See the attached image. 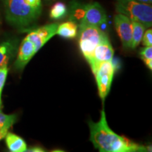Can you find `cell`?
<instances>
[{
    "instance_id": "obj_20",
    "label": "cell",
    "mask_w": 152,
    "mask_h": 152,
    "mask_svg": "<svg viewBox=\"0 0 152 152\" xmlns=\"http://www.w3.org/2000/svg\"><path fill=\"white\" fill-rule=\"evenodd\" d=\"M26 151H32V152H42V151H45V150H43V149H42L40 147H30L29 149H27Z\"/></svg>"
},
{
    "instance_id": "obj_18",
    "label": "cell",
    "mask_w": 152,
    "mask_h": 152,
    "mask_svg": "<svg viewBox=\"0 0 152 152\" xmlns=\"http://www.w3.org/2000/svg\"><path fill=\"white\" fill-rule=\"evenodd\" d=\"M142 44L145 47H151L152 45V30L149 28L147 30L144 31L142 39Z\"/></svg>"
},
{
    "instance_id": "obj_5",
    "label": "cell",
    "mask_w": 152,
    "mask_h": 152,
    "mask_svg": "<svg viewBox=\"0 0 152 152\" xmlns=\"http://www.w3.org/2000/svg\"><path fill=\"white\" fill-rule=\"evenodd\" d=\"M115 71L112 61L101 63L92 71L96 78L99 94L102 101H104L109 94Z\"/></svg>"
},
{
    "instance_id": "obj_19",
    "label": "cell",
    "mask_w": 152,
    "mask_h": 152,
    "mask_svg": "<svg viewBox=\"0 0 152 152\" xmlns=\"http://www.w3.org/2000/svg\"><path fill=\"white\" fill-rule=\"evenodd\" d=\"M9 132V129L4 128H0V141L5 138L6 135Z\"/></svg>"
},
{
    "instance_id": "obj_7",
    "label": "cell",
    "mask_w": 152,
    "mask_h": 152,
    "mask_svg": "<svg viewBox=\"0 0 152 152\" xmlns=\"http://www.w3.org/2000/svg\"><path fill=\"white\" fill-rule=\"evenodd\" d=\"M114 25L123 48H130L132 35V20L125 15L118 14L114 16Z\"/></svg>"
},
{
    "instance_id": "obj_15",
    "label": "cell",
    "mask_w": 152,
    "mask_h": 152,
    "mask_svg": "<svg viewBox=\"0 0 152 152\" xmlns=\"http://www.w3.org/2000/svg\"><path fill=\"white\" fill-rule=\"evenodd\" d=\"M16 121V115L14 114L4 113L0 111V128H4L9 129L14 124Z\"/></svg>"
},
{
    "instance_id": "obj_14",
    "label": "cell",
    "mask_w": 152,
    "mask_h": 152,
    "mask_svg": "<svg viewBox=\"0 0 152 152\" xmlns=\"http://www.w3.org/2000/svg\"><path fill=\"white\" fill-rule=\"evenodd\" d=\"M67 14V7L63 2H57L53 5L50 10V18L54 20H59L65 17Z\"/></svg>"
},
{
    "instance_id": "obj_21",
    "label": "cell",
    "mask_w": 152,
    "mask_h": 152,
    "mask_svg": "<svg viewBox=\"0 0 152 152\" xmlns=\"http://www.w3.org/2000/svg\"><path fill=\"white\" fill-rule=\"evenodd\" d=\"M135 1H140V2H143V3H147V4H151L152 3V0H135Z\"/></svg>"
},
{
    "instance_id": "obj_1",
    "label": "cell",
    "mask_w": 152,
    "mask_h": 152,
    "mask_svg": "<svg viewBox=\"0 0 152 152\" xmlns=\"http://www.w3.org/2000/svg\"><path fill=\"white\" fill-rule=\"evenodd\" d=\"M90 141L95 149L101 152H143L147 148L130 141L125 137L118 135L109 128L106 113L103 109L101 118L96 123L89 122Z\"/></svg>"
},
{
    "instance_id": "obj_13",
    "label": "cell",
    "mask_w": 152,
    "mask_h": 152,
    "mask_svg": "<svg viewBox=\"0 0 152 152\" xmlns=\"http://www.w3.org/2000/svg\"><path fill=\"white\" fill-rule=\"evenodd\" d=\"M132 23V42H131L130 48L134 49L141 42L142 37L145 31V26L140 23L137 21H133Z\"/></svg>"
},
{
    "instance_id": "obj_11",
    "label": "cell",
    "mask_w": 152,
    "mask_h": 152,
    "mask_svg": "<svg viewBox=\"0 0 152 152\" xmlns=\"http://www.w3.org/2000/svg\"><path fill=\"white\" fill-rule=\"evenodd\" d=\"M5 141L9 151L12 152H25L27 150V144L23 139L14 133H7Z\"/></svg>"
},
{
    "instance_id": "obj_2",
    "label": "cell",
    "mask_w": 152,
    "mask_h": 152,
    "mask_svg": "<svg viewBox=\"0 0 152 152\" xmlns=\"http://www.w3.org/2000/svg\"><path fill=\"white\" fill-rule=\"evenodd\" d=\"M6 18L15 27H29L42 12L41 0H4Z\"/></svg>"
},
{
    "instance_id": "obj_10",
    "label": "cell",
    "mask_w": 152,
    "mask_h": 152,
    "mask_svg": "<svg viewBox=\"0 0 152 152\" xmlns=\"http://www.w3.org/2000/svg\"><path fill=\"white\" fill-rule=\"evenodd\" d=\"M17 49V42L7 40L0 42V67L8 64Z\"/></svg>"
},
{
    "instance_id": "obj_6",
    "label": "cell",
    "mask_w": 152,
    "mask_h": 152,
    "mask_svg": "<svg viewBox=\"0 0 152 152\" xmlns=\"http://www.w3.org/2000/svg\"><path fill=\"white\" fill-rule=\"evenodd\" d=\"M107 22V16L103 7L97 2H92L83 7L80 25L99 26Z\"/></svg>"
},
{
    "instance_id": "obj_4",
    "label": "cell",
    "mask_w": 152,
    "mask_h": 152,
    "mask_svg": "<svg viewBox=\"0 0 152 152\" xmlns=\"http://www.w3.org/2000/svg\"><path fill=\"white\" fill-rule=\"evenodd\" d=\"M79 46L87 61L90 59L94 49L102 41L109 39L105 32L99 26L79 25Z\"/></svg>"
},
{
    "instance_id": "obj_9",
    "label": "cell",
    "mask_w": 152,
    "mask_h": 152,
    "mask_svg": "<svg viewBox=\"0 0 152 152\" xmlns=\"http://www.w3.org/2000/svg\"><path fill=\"white\" fill-rule=\"evenodd\" d=\"M37 52L33 42L26 37H25L19 47L18 56L14 63L15 68L19 71H22Z\"/></svg>"
},
{
    "instance_id": "obj_8",
    "label": "cell",
    "mask_w": 152,
    "mask_h": 152,
    "mask_svg": "<svg viewBox=\"0 0 152 152\" xmlns=\"http://www.w3.org/2000/svg\"><path fill=\"white\" fill-rule=\"evenodd\" d=\"M114 55V50L111 44L110 43L109 39H105L99 44L94 49L92 56L88 61L92 71L95 68L102 62L111 61L113 60Z\"/></svg>"
},
{
    "instance_id": "obj_16",
    "label": "cell",
    "mask_w": 152,
    "mask_h": 152,
    "mask_svg": "<svg viewBox=\"0 0 152 152\" xmlns=\"http://www.w3.org/2000/svg\"><path fill=\"white\" fill-rule=\"evenodd\" d=\"M140 56L149 70H152V47H145L140 51Z\"/></svg>"
},
{
    "instance_id": "obj_12",
    "label": "cell",
    "mask_w": 152,
    "mask_h": 152,
    "mask_svg": "<svg viewBox=\"0 0 152 152\" xmlns=\"http://www.w3.org/2000/svg\"><path fill=\"white\" fill-rule=\"evenodd\" d=\"M78 33L77 25L73 20H70L58 25L56 35L67 39L75 38Z\"/></svg>"
},
{
    "instance_id": "obj_3",
    "label": "cell",
    "mask_w": 152,
    "mask_h": 152,
    "mask_svg": "<svg viewBox=\"0 0 152 152\" xmlns=\"http://www.w3.org/2000/svg\"><path fill=\"white\" fill-rule=\"evenodd\" d=\"M116 11L133 21L140 23L146 28L151 27L152 7L151 4L135 0H118Z\"/></svg>"
},
{
    "instance_id": "obj_17",
    "label": "cell",
    "mask_w": 152,
    "mask_h": 152,
    "mask_svg": "<svg viewBox=\"0 0 152 152\" xmlns=\"http://www.w3.org/2000/svg\"><path fill=\"white\" fill-rule=\"evenodd\" d=\"M8 67L7 65L3 66L0 67V111L2 109V102H1V94H2V90L4 87V84L7 79V74H8Z\"/></svg>"
}]
</instances>
